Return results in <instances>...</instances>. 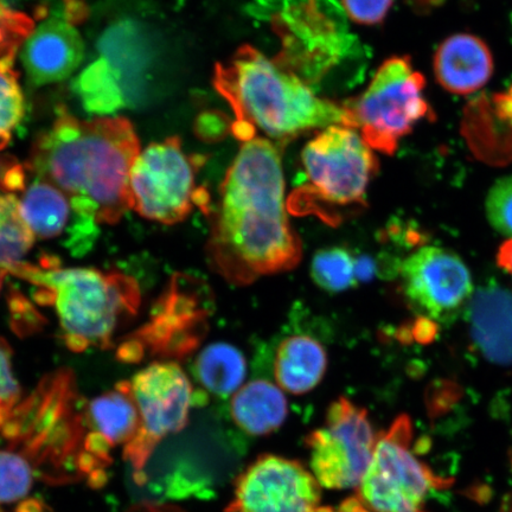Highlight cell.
<instances>
[{"label": "cell", "instance_id": "cell-1", "mask_svg": "<svg viewBox=\"0 0 512 512\" xmlns=\"http://www.w3.org/2000/svg\"><path fill=\"white\" fill-rule=\"evenodd\" d=\"M209 264L232 285L293 270L302 241L288 220L279 147L266 138L243 143L221 185L207 245Z\"/></svg>", "mask_w": 512, "mask_h": 512}, {"label": "cell", "instance_id": "cell-2", "mask_svg": "<svg viewBox=\"0 0 512 512\" xmlns=\"http://www.w3.org/2000/svg\"><path fill=\"white\" fill-rule=\"evenodd\" d=\"M139 153L130 120H80L62 111L32 145L27 169L61 189L83 219L113 226L131 210L130 176Z\"/></svg>", "mask_w": 512, "mask_h": 512}, {"label": "cell", "instance_id": "cell-3", "mask_svg": "<svg viewBox=\"0 0 512 512\" xmlns=\"http://www.w3.org/2000/svg\"><path fill=\"white\" fill-rule=\"evenodd\" d=\"M214 86L233 108L232 130L243 143L258 138V133L285 143L332 125L349 127L344 105L319 98L296 74L251 46L217 64Z\"/></svg>", "mask_w": 512, "mask_h": 512}, {"label": "cell", "instance_id": "cell-4", "mask_svg": "<svg viewBox=\"0 0 512 512\" xmlns=\"http://www.w3.org/2000/svg\"><path fill=\"white\" fill-rule=\"evenodd\" d=\"M4 273L35 286L36 302L53 307L62 341L73 352L112 349L115 334L142 304L137 280L118 271L66 268L49 256L38 264L19 262Z\"/></svg>", "mask_w": 512, "mask_h": 512}, {"label": "cell", "instance_id": "cell-5", "mask_svg": "<svg viewBox=\"0 0 512 512\" xmlns=\"http://www.w3.org/2000/svg\"><path fill=\"white\" fill-rule=\"evenodd\" d=\"M306 183L290 201L297 214L360 207L371 178L379 169L374 150L360 132L343 125L324 128L303 150Z\"/></svg>", "mask_w": 512, "mask_h": 512}, {"label": "cell", "instance_id": "cell-6", "mask_svg": "<svg viewBox=\"0 0 512 512\" xmlns=\"http://www.w3.org/2000/svg\"><path fill=\"white\" fill-rule=\"evenodd\" d=\"M425 86L424 75L414 70L409 57H392L382 63L366 92L344 105L349 127L360 132L374 151L393 155L416 124L434 119Z\"/></svg>", "mask_w": 512, "mask_h": 512}, {"label": "cell", "instance_id": "cell-7", "mask_svg": "<svg viewBox=\"0 0 512 512\" xmlns=\"http://www.w3.org/2000/svg\"><path fill=\"white\" fill-rule=\"evenodd\" d=\"M211 305L206 284L190 275H174L152 306L149 319L119 344L118 360L139 363L146 358L188 356L207 334Z\"/></svg>", "mask_w": 512, "mask_h": 512}, {"label": "cell", "instance_id": "cell-8", "mask_svg": "<svg viewBox=\"0 0 512 512\" xmlns=\"http://www.w3.org/2000/svg\"><path fill=\"white\" fill-rule=\"evenodd\" d=\"M202 163L200 157L184 151L178 137L150 144L132 166L131 209L144 219L169 226L187 219L195 207L207 211L209 195L195 182Z\"/></svg>", "mask_w": 512, "mask_h": 512}, {"label": "cell", "instance_id": "cell-9", "mask_svg": "<svg viewBox=\"0 0 512 512\" xmlns=\"http://www.w3.org/2000/svg\"><path fill=\"white\" fill-rule=\"evenodd\" d=\"M413 426L407 415L396 419L377 438L374 457L357 488V497L371 512H427L428 492L453 483L435 475L412 452Z\"/></svg>", "mask_w": 512, "mask_h": 512}, {"label": "cell", "instance_id": "cell-10", "mask_svg": "<svg viewBox=\"0 0 512 512\" xmlns=\"http://www.w3.org/2000/svg\"><path fill=\"white\" fill-rule=\"evenodd\" d=\"M377 438L366 409L345 398L332 403L324 426L305 439L311 472L320 486L358 488L374 457Z\"/></svg>", "mask_w": 512, "mask_h": 512}, {"label": "cell", "instance_id": "cell-11", "mask_svg": "<svg viewBox=\"0 0 512 512\" xmlns=\"http://www.w3.org/2000/svg\"><path fill=\"white\" fill-rule=\"evenodd\" d=\"M130 382L140 425L124 454L139 473L160 441L187 427L197 398L188 375L176 362H153Z\"/></svg>", "mask_w": 512, "mask_h": 512}, {"label": "cell", "instance_id": "cell-12", "mask_svg": "<svg viewBox=\"0 0 512 512\" xmlns=\"http://www.w3.org/2000/svg\"><path fill=\"white\" fill-rule=\"evenodd\" d=\"M320 488L298 460L264 454L236 479L226 512H336L322 505Z\"/></svg>", "mask_w": 512, "mask_h": 512}, {"label": "cell", "instance_id": "cell-13", "mask_svg": "<svg viewBox=\"0 0 512 512\" xmlns=\"http://www.w3.org/2000/svg\"><path fill=\"white\" fill-rule=\"evenodd\" d=\"M401 278L408 299L434 319L453 316L472 298L469 268L443 248H420L403 262Z\"/></svg>", "mask_w": 512, "mask_h": 512}, {"label": "cell", "instance_id": "cell-14", "mask_svg": "<svg viewBox=\"0 0 512 512\" xmlns=\"http://www.w3.org/2000/svg\"><path fill=\"white\" fill-rule=\"evenodd\" d=\"M30 176L32 181L18 196V202L23 220L35 238L60 241L74 254L88 252L98 238L99 224L76 213L70 198L56 185Z\"/></svg>", "mask_w": 512, "mask_h": 512}, {"label": "cell", "instance_id": "cell-15", "mask_svg": "<svg viewBox=\"0 0 512 512\" xmlns=\"http://www.w3.org/2000/svg\"><path fill=\"white\" fill-rule=\"evenodd\" d=\"M98 53L93 62L119 89L126 107L142 104L155 55L151 37L142 25L131 21L113 25L100 38Z\"/></svg>", "mask_w": 512, "mask_h": 512}, {"label": "cell", "instance_id": "cell-16", "mask_svg": "<svg viewBox=\"0 0 512 512\" xmlns=\"http://www.w3.org/2000/svg\"><path fill=\"white\" fill-rule=\"evenodd\" d=\"M85 56V44L75 24L63 14L51 15L32 31L21 51L32 86L41 87L70 78Z\"/></svg>", "mask_w": 512, "mask_h": 512}, {"label": "cell", "instance_id": "cell-17", "mask_svg": "<svg viewBox=\"0 0 512 512\" xmlns=\"http://www.w3.org/2000/svg\"><path fill=\"white\" fill-rule=\"evenodd\" d=\"M83 422L89 431L85 439L88 456L104 459L111 448L130 444L140 425L131 382L120 381L112 390L89 401L83 407Z\"/></svg>", "mask_w": 512, "mask_h": 512}, {"label": "cell", "instance_id": "cell-18", "mask_svg": "<svg viewBox=\"0 0 512 512\" xmlns=\"http://www.w3.org/2000/svg\"><path fill=\"white\" fill-rule=\"evenodd\" d=\"M470 335L486 361L512 366V294L498 285L478 288L467 304Z\"/></svg>", "mask_w": 512, "mask_h": 512}, {"label": "cell", "instance_id": "cell-19", "mask_svg": "<svg viewBox=\"0 0 512 512\" xmlns=\"http://www.w3.org/2000/svg\"><path fill=\"white\" fill-rule=\"evenodd\" d=\"M434 73L441 87L457 95L479 91L494 73V60L485 42L470 34L448 37L434 57Z\"/></svg>", "mask_w": 512, "mask_h": 512}, {"label": "cell", "instance_id": "cell-20", "mask_svg": "<svg viewBox=\"0 0 512 512\" xmlns=\"http://www.w3.org/2000/svg\"><path fill=\"white\" fill-rule=\"evenodd\" d=\"M328 355L317 339L306 335L287 337L274 358V377L278 386L293 395L315 389L323 380Z\"/></svg>", "mask_w": 512, "mask_h": 512}, {"label": "cell", "instance_id": "cell-21", "mask_svg": "<svg viewBox=\"0 0 512 512\" xmlns=\"http://www.w3.org/2000/svg\"><path fill=\"white\" fill-rule=\"evenodd\" d=\"M288 414L286 396L270 381L254 380L242 386L230 402L236 426L253 437H265L283 426Z\"/></svg>", "mask_w": 512, "mask_h": 512}, {"label": "cell", "instance_id": "cell-22", "mask_svg": "<svg viewBox=\"0 0 512 512\" xmlns=\"http://www.w3.org/2000/svg\"><path fill=\"white\" fill-rule=\"evenodd\" d=\"M195 374L209 393L227 398L238 392L246 380V357L232 344H209L196 358Z\"/></svg>", "mask_w": 512, "mask_h": 512}, {"label": "cell", "instance_id": "cell-23", "mask_svg": "<svg viewBox=\"0 0 512 512\" xmlns=\"http://www.w3.org/2000/svg\"><path fill=\"white\" fill-rule=\"evenodd\" d=\"M35 240L19 211L18 196L0 192V271L24 261Z\"/></svg>", "mask_w": 512, "mask_h": 512}, {"label": "cell", "instance_id": "cell-24", "mask_svg": "<svg viewBox=\"0 0 512 512\" xmlns=\"http://www.w3.org/2000/svg\"><path fill=\"white\" fill-rule=\"evenodd\" d=\"M355 264L356 259L348 249H320L311 262V277L324 291L341 293L356 284Z\"/></svg>", "mask_w": 512, "mask_h": 512}, {"label": "cell", "instance_id": "cell-25", "mask_svg": "<svg viewBox=\"0 0 512 512\" xmlns=\"http://www.w3.org/2000/svg\"><path fill=\"white\" fill-rule=\"evenodd\" d=\"M29 454L11 444L0 450V504L23 501L34 485L35 470Z\"/></svg>", "mask_w": 512, "mask_h": 512}, {"label": "cell", "instance_id": "cell-26", "mask_svg": "<svg viewBox=\"0 0 512 512\" xmlns=\"http://www.w3.org/2000/svg\"><path fill=\"white\" fill-rule=\"evenodd\" d=\"M24 112V96L16 70L0 69V151L9 145Z\"/></svg>", "mask_w": 512, "mask_h": 512}, {"label": "cell", "instance_id": "cell-27", "mask_svg": "<svg viewBox=\"0 0 512 512\" xmlns=\"http://www.w3.org/2000/svg\"><path fill=\"white\" fill-rule=\"evenodd\" d=\"M22 400V389L15 375L12 350L8 342L0 337V433Z\"/></svg>", "mask_w": 512, "mask_h": 512}, {"label": "cell", "instance_id": "cell-28", "mask_svg": "<svg viewBox=\"0 0 512 512\" xmlns=\"http://www.w3.org/2000/svg\"><path fill=\"white\" fill-rule=\"evenodd\" d=\"M485 207L491 226L512 238V175L498 179L486 198Z\"/></svg>", "mask_w": 512, "mask_h": 512}, {"label": "cell", "instance_id": "cell-29", "mask_svg": "<svg viewBox=\"0 0 512 512\" xmlns=\"http://www.w3.org/2000/svg\"><path fill=\"white\" fill-rule=\"evenodd\" d=\"M343 8L358 24H379L392 8L393 0H342Z\"/></svg>", "mask_w": 512, "mask_h": 512}, {"label": "cell", "instance_id": "cell-30", "mask_svg": "<svg viewBox=\"0 0 512 512\" xmlns=\"http://www.w3.org/2000/svg\"><path fill=\"white\" fill-rule=\"evenodd\" d=\"M28 177L27 165L18 163L15 158L0 156V192L21 194L27 187Z\"/></svg>", "mask_w": 512, "mask_h": 512}, {"label": "cell", "instance_id": "cell-31", "mask_svg": "<svg viewBox=\"0 0 512 512\" xmlns=\"http://www.w3.org/2000/svg\"><path fill=\"white\" fill-rule=\"evenodd\" d=\"M226 125L222 124L220 114L207 113L201 115L197 120L196 132L202 139H219L224 133Z\"/></svg>", "mask_w": 512, "mask_h": 512}, {"label": "cell", "instance_id": "cell-32", "mask_svg": "<svg viewBox=\"0 0 512 512\" xmlns=\"http://www.w3.org/2000/svg\"><path fill=\"white\" fill-rule=\"evenodd\" d=\"M375 273V265L374 262L371 261L367 256H361V258L356 259L355 264V274L356 280L360 281H369L371 277H373Z\"/></svg>", "mask_w": 512, "mask_h": 512}, {"label": "cell", "instance_id": "cell-33", "mask_svg": "<svg viewBox=\"0 0 512 512\" xmlns=\"http://www.w3.org/2000/svg\"><path fill=\"white\" fill-rule=\"evenodd\" d=\"M497 262L499 267H502L512 277V239L505 241L501 248H499Z\"/></svg>", "mask_w": 512, "mask_h": 512}, {"label": "cell", "instance_id": "cell-34", "mask_svg": "<svg viewBox=\"0 0 512 512\" xmlns=\"http://www.w3.org/2000/svg\"><path fill=\"white\" fill-rule=\"evenodd\" d=\"M336 512H371L366 505H364L360 498L357 496L349 497L345 499L341 504L336 508Z\"/></svg>", "mask_w": 512, "mask_h": 512}, {"label": "cell", "instance_id": "cell-35", "mask_svg": "<svg viewBox=\"0 0 512 512\" xmlns=\"http://www.w3.org/2000/svg\"><path fill=\"white\" fill-rule=\"evenodd\" d=\"M439 2V0H424V3H427V4H437Z\"/></svg>", "mask_w": 512, "mask_h": 512}, {"label": "cell", "instance_id": "cell-36", "mask_svg": "<svg viewBox=\"0 0 512 512\" xmlns=\"http://www.w3.org/2000/svg\"><path fill=\"white\" fill-rule=\"evenodd\" d=\"M2 275H4V273H0V288H2V284H3Z\"/></svg>", "mask_w": 512, "mask_h": 512}, {"label": "cell", "instance_id": "cell-37", "mask_svg": "<svg viewBox=\"0 0 512 512\" xmlns=\"http://www.w3.org/2000/svg\"><path fill=\"white\" fill-rule=\"evenodd\" d=\"M0 512H2V511H0Z\"/></svg>", "mask_w": 512, "mask_h": 512}]
</instances>
